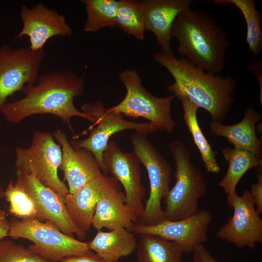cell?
Masks as SVG:
<instances>
[{
  "mask_svg": "<svg viewBox=\"0 0 262 262\" xmlns=\"http://www.w3.org/2000/svg\"><path fill=\"white\" fill-rule=\"evenodd\" d=\"M222 153L229 164L227 173L219 182V186L229 196L237 193V185L248 170L262 166V159L249 151L234 147L224 148Z\"/></svg>",
  "mask_w": 262,
  "mask_h": 262,
  "instance_id": "603a6c76",
  "label": "cell"
},
{
  "mask_svg": "<svg viewBox=\"0 0 262 262\" xmlns=\"http://www.w3.org/2000/svg\"><path fill=\"white\" fill-rule=\"evenodd\" d=\"M116 25L137 39L141 40L144 39L145 18L138 1L118 0Z\"/></svg>",
  "mask_w": 262,
  "mask_h": 262,
  "instance_id": "83f0119b",
  "label": "cell"
},
{
  "mask_svg": "<svg viewBox=\"0 0 262 262\" xmlns=\"http://www.w3.org/2000/svg\"><path fill=\"white\" fill-rule=\"evenodd\" d=\"M248 71L254 73L260 85V104H262V60L256 58H253L250 65L247 67Z\"/></svg>",
  "mask_w": 262,
  "mask_h": 262,
  "instance_id": "d6a6232c",
  "label": "cell"
},
{
  "mask_svg": "<svg viewBox=\"0 0 262 262\" xmlns=\"http://www.w3.org/2000/svg\"><path fill=\"white\" fill-rule=\"evenodd\" d=\"M193 253V262H218L212 256L203 244L196 245Z\"/></svg>",
  "mask_w": 262,
  "mask_h": 262,
  "instance_id": "4dcf8cb0",
  "label": "cell"
},
{
  "mask_svg": "<svg viewBox=\"0 0 262 262\" xmlns=\"http://www.w3.org/2000/svg\"><path fill=\"white\" fill-rule=\"evenodd\" d=\"M53 134L61 147L62 158L59 169L64 173L63 181L68 184L69 194H72L103 173L93 154L84 148H74L66 132L61 130Z\"/></svg>",
  "mask_w": 262,
  "mask_h": 262,
  "instance_id": "2e32d148",
  "label": "cell"
},
{
  "mask_svg": "<svg viewBox=\"0 0 262 262\" xmlns=\"http://www.w3.org/2000/svg\"><path fill=\"white\" fill-rule=\"evenodd\" d=\"M119 182L113 177L102 174L75 193L64 196L68 213L75 225L82 231H88L97 203Z\"/></svg>",
  "mask_w": 262,
  "mask_h": 262,
  "instance_id": "ac0fdd59",
  "label": "cell"
},
{
  "mask_svg": "<svg viewBox=\"0 0 262 262\" xmlns=\"http://www.w3.org/2000/svg\"><path fill=\"white\" fill-rule=\"evenodd\" d=\"M4 197L9 203V212L12 215L20 219L39 220V212L34 200L16 181H9L4 191Z\"/></svg>",
  "mask_w": 262,
  "mask_h": 262,
  "instance_id": "4316f807",
  "label": "cell"
},
{
  "mask_svg": "<svg viewBox=\"0 0 262 262\" xmlns=\"http://www.w3.org/2000/svg\"><path fill=\"white\" fill-rule=\"evenodd\" d=\"M171 37L178 42V53L196 67L213 75L224 69L230 42L208 14L191 8L181 12L173 23Z\"/></svg>",
  "mask_w": 262,
  "mask_h": 262,
  "instance_id": "3957f363",
  "label": "cell"
},
{
  "mask_svg": "<svg viewBox=\"0 0 262 262\" xmlns=\"http://www.w3.org/2000/svg\"><path fill=\"white\" fill-rule=\"evenodd\" d=\"M137 262H182L184 253L176 243L151 234H139Z\"/></svg>",
  "mask_w": 262,
  "mask_h": 262,
  "instance_id": "7402d4cb",
  "label": "cell"
},
{
  "mask_svg": "<svg viewBox=\"0 0 262 262\" xmlns=\"http://www.w3.org/2000/svg\"><path fill=\"white\" fill-rule=\"evenodd\" d=\"M15 155L16 169L34 175L42 184L64 197L69 193L67 186L58 176L62 152L53 134L34 131L30 146L16 147Z\"/></svg>",
  "mask_w": 262,
  "mask_h": 262,
  "instance_id": "ba28073f",
  "label": "cell"
},
{
  "mask_svg": "<svg viewBox=\"0 0 262 262\" xmlns=\"http://www.w3.org/2000/svg\"><path fill=\"white\" fill-rule=\"evenodd\" d=\"M16 182L21 185L34 200L40 215L39 220L49 221L63 232L82 240L86 235L74 223L68 213L64 197L40 182L32 174L16 170Z\"/></svg>",
  "mask_w": 262,
  "mask_h": 262,
  "instance_id": "7c38bea8",
  "label": "cell"
},
{
  "mask_svg": "<svg viewBox=\"0 0 262 262\" xmlns=\"http://www.w3.org/2000/svg\"><path fill=\"white\" fill-rule=\"evenodd\" d=\"M20 17L22 27L15 38L28 36L29 49L33 51L43 50L46 42L53 37L72 34V29L66 23L65 16L42 3L31 8L22 5Z\"/></svg>",
  "mask_w": 262,
  "mask_h": 262,
  "instance_id": "9a60e30c",
  "label": "cell"
},
{
  "mask_svg": "<svg viewBox=\"0 0 262 262\" xmlns=\"http://www.w3.org/2000/svg\"><path fill=\"white\" fill-rule=\"evenodd\" d=\"M262 167H258L256 172L257 182L251 186L250 193L253 199L256 210L260 215L262 213Z\"/></svg>",
  "mask_w": 262,
  "mask_h": 262,
  "instance_id": "f546056e",
  "label": "cell"
},
{
  "mask_svg": "<svg viewBox=\"0 0 262 262\" xmlns=\"http://www.w3.org/2000/svg\"><path fill=\"white\" fill-rule=\"evenodd\" d=\"M227 202L233 213L218 230L216 236L239 248H255L257 243H262V219L250 191L245 190L241 196L237 193L227 196Z\"/></svg>",
  "mask_w": 262,
  "mask_h": 262,
  "instance_id": "8fae6325",
  "label": "cell"
},
{
  "mask_svg": "<svg viewBox=\"0 0 262 262\" xmlns=\"http://www.w3.org/2000/svg\"><path fill=\"white\" fill-rule=\"evenodd\" d=\"M147 135L137 131L130 135L132 153L146 169L149 195L138 224L154 225L165 220L161 201L169 191L172 169L167 159L152 145Z\"/></svg>",
  "mask_w": 262,
  "mask_h": 262,
  "instance_id": "52a82bcc",
  "label": "cell"
},
{
  "mask_svg": "<svg viewBox=\"0 0 262 262\" xmlns=\"http://www.w3.org/2000/svg\"><path fill=\"white\" fill-rule=\"evenodd\" d=\"M168 148L175 161L176 182L164 199V216L166 220L177 221L198 212L199 200L207 188L202 173L192 163L191 152L183 142L173 141Z\"/></svg>",
  "mask_w": 262,
  "mask_h": 262,
  "instance_id": "277c9868",
  "label": "cell"
},
{
  "mask_svg": "<svg viewBox=\"0 0 262 262\" xmlns=\"http://www.w3.org/2000/svg\"><path fill=\"white\" fill-rule=\"evenodd\" d=\"M145 18V29L155 36L161 52L173 54L171 31L178 15L191 8L192 0H144L138 1Z\"/></svg>",
  "mask_w": 262,
  "mask_h": 262,
  "instance_id": "e0dca14e",
  "label": "cell"
},
{
  "mask_svg": "<svg viewBox=\"0 0 262 262\" xmlns=\"http://www.w3.org/2000/svg\"><path fill=\"white\" fill-rule=\"evenodd\" d=\"M85 7L87 17L83 30L96 33L105 27L113 28L116 25L118 0H82Z\"/></svg>",
  "mask_w": 262,
  "mask_h": 262,
  "instance_id": "484cf974",
  "label": "cell"
},
{
  "mask_svg": "<svg viewBox=\"0 0 262 262\" xmlns=\"http://www.w3.org/2000/svg\"><path fill=\"white\" fill-rule=\"evenodd\" d=\"M61 262H108L92 251L70 256L63 260Z\"/></svg>",
  "mask_w": 262,
  "mask_h": 262,
  "instance_id": "1f68e13d",
  "label": "cell"
},
{
  "mask_svg": "<svg viewBox=\"0 0 262 262\" xmlns=\"http://www.w3.org/2000/svg\"><path fill=\"white\" fill-rule=\"evenodd\" d=\"M216 4L233 5L243 15L246 25V41L248 49L254 54L253 58L262 51V16L254 0H214Z\"/></svg>",
  "mask_w": 262,
  "mask_h": 262,
  "instance_id": "d4e9b609",
  "label": "cell"
},
{
  "mask_svg": "<svg viewBox=\"0 0 262 262\" xmlns=\"http://www.w3.org/2000/svg\"><path fill=\"white\" fill-rule=\"evenodd\" d=\"M213 214L208 210H199L196 214L177 221L165 219L154 225L136 224L132 232L151 234L177 244L184 253L192 252L195 246L207 240L209 227Z\"/></svg>",
  "mask_w": 262,
  "mask_h": 262,
  "instance_id": "5bb4252c",
  "label": "cell"
},
{
  "mask_svg": "<svg viewBox=\"0 0 262 262\" xmlns=\"http://www.w3.org/2000/svg\"><path fill=\"white\" fill-rule=\"evenodd\" d=\"M137 241L133 233L124 228L104 232L97 230L95 237L87 243L88 249L108 262H117L131 254Z\"/></svg>",
  "mask_w": 262,
  "mask_h": 262,
  "instance_id": "44dd1931",
  "label": "cell"
},
{
  "mask_svg": "<svg viewBox=\"0 0 262 262\" xmlns=\"http://www.w3.org/2000/svg\"><path fill=\"white\" fill-rule=\"evenodd\" d=\"M102 161L106 171L122 185L126 204L139 220L145 209L143 199L146 193L141 181L139 161L132 153L123 152L113 141H109L103 152Z\"/></svg>",
  "mask_w": 262,
  "mask_h": 262,
  "instance_id": "4fadbf2b",
  "label": "cell"
},
{
  "mask_svg": "<svg viewBox=\"0 0 262 262\" xmlns=\"http://www.w3.org/2000/svg\"><path fill=\"white\" fill-rule=\"evenodd\" d=\"M10 229L9 222L6 213L0 209V241L8 236Z\"/></svg>",
  "mask_w": 262,
  "mask_h": 262,
  "instance_id": "836d02e7",
  "label": "cell"
},
{
  "mask_svg": "<svg viewBox=\"0 0 262 262\" xmlns=\"http://www.w3.org/2000/svg\"><path fill=\"white\" fill-rule=\"evenodd\" d=\"M0 262H52L22 245L8 239L0 241Z\"/></svg>",
  "mask_w": 262,
  "mask_h": 262,
  "instance_id": "f1b7e54d",
  "label": "cell"
},
{
  "mask_svg": "<svg viewBox=\"0 0 262 262\" xmlns=\"http://www.w3.org/2000/svg\"><path fill=\"white\" fill-rule=\"evenodd\" d=\"M81 111L92 117L94 121L89 128L90 131L87 138L72 140L70 144L74 148H84L90 150L98 162L101 170L105 174L107 172L102 164V156L112 135L130 129L146 135L160 131L156 126L149 122L128 121L124 119L121 114L108 111L99 100L93 103H84L81 107Z\"/></svg>",
  "mask_w": 262,
  "mask_h": 262,
  "instance_id": "9c48e42d",
  "label": "cell"
},
{
  "mask_svg": "<svg viewBox=\"0 0 262 262\" xmlns=\"http://www.w3.org/2000/svg\"><path fill=\"white\" fill-rule=\"evenodd\" d=\"M178 98L182 104L185 125L200 153L206 170L212 173H219L221 168L215 158L216 153L205 137L197 120L198 108L186 98L179 97Z\"/></svg>",
  "mask_w": 262,
  "mask_h": 262,
  "instance_id": "cb8c5ba5",
  "label": "cell"
},
{
  "mask_svg": "<svg viewBox=\"0 0 262 262\" xmlns=\"http://www.w3.org/2000/svg\"><path fill=\"white\" fill-rule=\"evenodd\" d=\"M43 50L33 51L29 48H0V117L1 110L14 93L24 91L34 84L44 59Z\"/></svg>",
  "mask_w": 262,
  "mask_h": 262,
  "instance_id": "30bf717a",
  "label": "cell"
},
{
  "mask_svg": "<svg viewBox=\"0 0 262 262\" xmlns=\"http://www.w3.org/2000/svg\"><path fill=\"white\" fill-rule=\"evenodd\" d=\"M119 78L126 89L122 100L108 111L119 113L132 118L143 117L156 126L160 131L173 132L176 123L171 115V103L176 97H156L143 86L138 72L128 68L121 71Z\"/></svg>",
  "mask_w": 262,
  "mask_h": 262,
  "instance_id": "5b68a950",
  "label": "cell"
},
{
  "mask_svg": "<svg viewBox=\"0 0 262 262\" xmlns=\"http://www.w3.org/2000/svg\"><path fill=\"white\" fill-rule=\"evenodd\" d=\"M262 118L261 114L251 107H247L239 122L231 125L212 121L209 126L214 135L226 138L234 148L249 151L262 157V141L256 135L255 127Z\"/></svg>",
  "mask_w": 262,
  "mask_h": 262,
  "instance_id": "ffe728a7",
  "label": "cell"
},
{
  "mask_svg": "<svg viewBox=\"0 0 262 262\" xmlns=\"http://www.w3.org/2000/svg\"><path fill=\"white\" fill-rule=\"evenodd\" d=\"M4 191L2 187L0 185V200L4 197Z\"/></svg>",
  "mask_w": 262,
  "mask_h": 262,
  "instance_id": "e575fe53",
  "label": "cell"
},
{
  "mask_svg": "<svg viewBox=\"0 0 262 262\" xmlns=\"http://www.w3.org/2000/svg\"><path fill=\"white\" fill-rule=\"evenodd\" d=\"M84 89V80L71 70L52 71L39 76L34 84L26 89L22 98L7 102L1 110L6 121L19 124L25 118L49 114L60 118L74 132L70 120L73 117L94 119L77 109L74 99Z\"/></svg>",
  "mask_w": 262,
  "mask_h": 262,
  "instance_id": "6da1fadb",
  "label": "cell"
},
{
  "mask_svg": "<svg viewBox=\"0 0 262 262\" xmlns=\"http://www.w3.org/2000/svg\"><path fill=\"white\" fill-rule=\"evenodd\" d=\"M138 221L134 212L126 204L125 195L119 182L97 203L92 226L97 230L124 228L132 232Z\"/></svg>",
  "mask_w": 262,
  "mask_h": 262,
  "instance_id": "d6986e66",
  "label": "cell"
},
{
  "mask_svg": "<svg viewBox=\"0 0 262 262\" xmlns=\"http://www.w3.org/2000/svg\"><path fill=\"white\" fill-rule=\"evenodd\" d=\"M154 60L166 69L174 79L167 90L176 97L187 98L198 108L205 110L212 121L222 123L234 102L237 87L231 77L208 73L186 58L162 52L153 54Z\"/></svg>",
  "mask_w": 262,
  "mask_h": 262,
  "instance_id": "7a4b0ae2",
  "label": "cell"
},
{
  "mask_svg": "<svg viewBox=\"0 0 262 262\" xmlns=\"http://www.w3.org/2000/svg\"><path fill=\"white\" fill-rule=\"evenodd\" d=\"M8 236L32 242L28 248L52 262H61L67 257L91 251L87 243L66 234L49 221L37 218L11 221Z\"/></svg>",
  "mask_w": 262,
  "mask_h": 262,
  "instance_id": "8992f818",
  "label": "cell"
}]
</instances>
